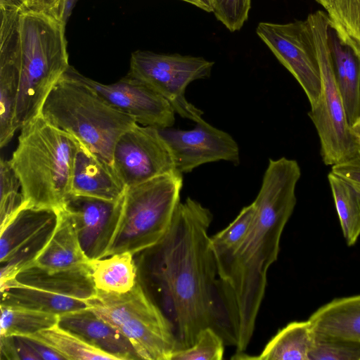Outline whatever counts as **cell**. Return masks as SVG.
<instances>
[{
  "mask_svg": "<svg viewBox=\"0 0 360 360\" xmlns=\"http://www.w3.org/2000/svg\"><path fill=\"white\" fill-rule=\"evenodd\" d=\"M125 191L112 165L78 141L70 193L117 202Z\"/></svg>",
  "mask_w": 360,
  "mask_h": 360,
  "instance_id": "16",
  "label": "cell"
},
{
  "mask_svg": "<svg viewBox=\"0 0 360 360\" xmlns=\"http://www.w3.org/2000/svg\"><path fill=\"white\" fill-rule=\"evenodd\" d=\"M301 171L285 157L270 159L255 200L253 219L236 250L217 266L219 295L231 345L243 353L252 337L267 272L278 259L283 229L296 205Z\"/></svg>",
  "mask_w": 360,
  "mask_h": 360,
  "instance_id": "2",
  "label": "cell"
},
{
  "mask_svg": "<svg viewBox=\"0 0 360 360\" xmlns=\"http://www.w3.org/2000/svg\"><path fill=\"white\" fill-rule=\"evenodd\" d=\"M86 303L128 339L139 359L171 360L178 350L172 324L139 281L125 293L98 290Z\"/></svg>",
  "mask_w": 360,
  "mask_h": 360,
  "instance_id": "7",
  "label": "cell"
},
{
  "mask_svg": "<svg viewBox=\"0 0 360 360\" xmlns=\"http://www.w3.org/2000/svg\"><path fill=\"white\" fill-rule=\"evenodd\" d=\"M20 129L9 162L25 205L58 210L71 193L78 140L40 115Z\"/></svg>",
  "mask_w": 360,
  "mask_h": 360,
  "instance_id": "3",
  "label": "cell"
},
{
  "mask_svg": "<svg viewBox=\"0 0 360 360\" xmlns=\"http://www.w3.org/2000/svg\"><path fill=\"white\" fill-rule=\"evenodd\" d=\"M309 360H360V341L314 331Z\"/></svg>",
  "mask_w": 360,
  "mask_h": 360,
  "instance_id": "32",
  "label": "cell"
},
{
  "mask_svg": "<svg viewBox=\"0 0 360 360\" xmlns=\"http://www.w3.org/2000/svg\"><path fill=\"white\" fill-rule=\"evenodd\" d=\"M77 0H66L65 9L63 18V22L66 25V22L70 16L72 11Z\"/></svg>",
  "mask_w": 360,
  "mask_h": 360,
  "instance_id": "39",
  "label": "cell"
},
{
  "mask_svg": "<svg viewBox=\"0 0 360 360\" xmlns=\"http://www.w3.org/2000/svg\"><path fill=\"white\" fill-rule=\"evenodd\" d=\"M182 186L183 174L174 172L127 188L104 257L124 252L135 255L157 244L170 226Z\"/></svg>",
  "mask_w": 360,
  "mask_h": 360,
  "instance_id": "6",
  "label": "cell"
},
{
  "mask_svg": "<svg viewBox=\"0 0 360 360\" xmlns=\"http://www.w3.org/2000/svg\"><path fill=\"white\" fill-rule=\"evenodd\" d=\"M112 165L126 188L177 172L158 129L139 124L124 132L116 141Z\"/></svg>",
  "mask_w": 360,
  "mask_h": 360,
  "instance_id": "12",
  "label": "cell"
},
{
  "mask_svg": "<svg viewBox=\"0 0 360 360\" xmlns=\"http://www.w3.org/2000/svg\"><path fill=\"white\" fill-rule=\"evenodd\" d=\"M319 4H320L326 10L330 4V0H316Z\"/></svg>",
  "mask_w": 360,
  "mask_h": 360,
  "instance_id": "41",
  "label": "cell"
},
{
  "mask_svg": "<svg viewBox=\"0 0 360 360\" xmlns=\"http://www.w3.org/2000/svg\"><path fill=\"white\" fill-rule=\"evenodd\" d=\"M20 89L17 55L0 53V146L8 144L17 130L15 118Z\"/></svg>",
  "mask_w": 360,
  "mask_h": 360,
  "instance_id": "25",
  "label": "cell"
},
{
  "mask_svg": "<svg viewBox=\"0 0 360 360\" xmlns=\"http://www.w3.org/2000/svg\"><path fill=\"white\" fill-rule=\"evenodd\" d=\"M8 281L84 301L93 297L98 290L89 263L60 270H49L32 264Z\"/></svg>",
  "mask_w": 360,
  "mask_h": 360,
  "instance_id": "18",
  "label": "cell"
},
{
  "mask_svg": "<svg viewBox=\"0 0 360 360\" xmlns=\"http://www.w3.org/2000/svg\"><path fill=\"white\" fill-rule=\"evenodd\" d=\"M189 3L207 12H212L211 0H181Z\"/></svg>",
  "mask_w": 360,
  "mask_h": 360,
  "instance_id": "38",
  "label": "cell"
},
{
  "mask_svg": "<svg viewBox=\"0 0 360 360\" xmlns=\"http://www.w3.org/2000/svg\"><path fill=\"white\" fill-rule=\"evenodd\" d=\"M65 3L66 0H27L25 10L46 14L64 23Z\"/></svg>",
  "mask_w": 360,
  "mask_h": 360,
  "instance_id": "35",
  "label": "cell"
},
{
  "mask_svg": "<svg viewBox=\"0 0 360 360\" xmlns=\"http://www.w3.org/2000/svg\"><path fill=\"white\" fill-rule=\"evenodd\" d=\"M255 214L253 202L244 207L225 229L210 236L212 251L217 266L225 262L245 239Z\"/></svg>",
  "mask_w": 360,
  "mask_h": 360,
  "instance_id": "30",
  "label": "cell"
},
{
  "mask_svg": "<svg viewBox=\"0 0 360 360\" xmlns=\"http://www.w3.org/2000/svg\"><path fill=\"white\" fill-rule=\"evenodd\" d=\"M57 210L58 218L55 230L32 264L60 270L88 264L89 259L81 247L69 216L62 208Z\"/></svg>",
  "mask_w": 360,
  "mask_h": 360,
  "instance_id": "20",
  "label": "cell"
},
{
  "mask_svg": "<svg viewBox=\"0 0 360 360\" xmlns=\"http://www.w3.org/2000/svg\"><path fill=\"white\" fill-rule=\"evenodd\" d=\"M212 218L188 197L177 205L163 238L141 252L139 282L172 324L178 350L193 345L207 327L229 341L208 235Z\"/></svg>",
  "mask_w": 360,
  "mask_h": 360,
  "instance_id": "1",
  "label": "cell"
},
{
  "mask_svg": "<svg viewBox=\"0 0 360 360\" xmlns=\"http://www.w3.org/2000/svg\"><path fill=\"white\" fill-rule=\"evenodd\" d=\"M0 305L57 315L88 307L86 301L8 281L0 285Z\"/></svg>",
  "mask_w": 360,
  "mask_h": 360,
  "instance_id": "22",
  "label": "cell"
},
{
  "mask_svg": "<svg viewBox=\"0 0 360 360\" xmlns=\"http://www.w3.org/2000/svg\"><path fill=\"white\" fill-rule=\"evenodd\" d=\"M224 340L212 328L200 330L191 347L175 351L171 360H221L224 352Z\"/></svg>",
  "mask_w": 360,
  "mask_h": 360,
  "instance_id": "33",
  "label": "cell"
},
{
  "mask_svg": "<svg viewBox=\"0 0 360 360\" xmlns=\"http://www.w3.org/2000/svg\"><path fill=\"white\" fill-rule=\"evenodd\" d=\"M134 256L124 252L90 259L89 265L97 290L119 294L131 290L138 281Z\"/></svg>",
  "mask_w": 360,
  "mask_h": 360,
  "instance_id": "24",
  "label": "cell"
},
{
  "mask_svg": "<svg viewBox=\"0 0 360 360\" xmlns=\"http://www.w3.org/2000/svg\"><path fill=\"white\" fill-rule=\"evenodd\" d=\"M217 19L231 32L239 30L248 18L251 0H211Z\"/></svg>",
  "mask_w": 360,
  "mask_h": 360,
  "instance_id": "34",
  "label": "cell"
},
{
  "mask_svg": "<svg viewBox=\"0 0 360 360\" xmlns=\"http://www.w3.org/2000/svg\"><path fill=\"white\" fill-rule=\"evenodd\" d=\"M314 330L309 319L292 321L278 331L258 356L242 359L309 360Z\"/></svg>",
  "mask_w": 360,
  "mask_h": 360,
  "instance_id": "23",
  "label": "cell"
},
{
  "mask_svg": "<svg viewBox=\"0 0 360 360\" xmlns=\"http://www.w3.org/2000/svg\"><path fill=\"white\" fill-rule=\"evenodd\" d=\"M28 337L60 354L64 359H112L115 358L89 345L58 324Z\"/></svg>",
  "mask_w": 360,
  "mask_h": 360,
  "instance_id": "27",
  "label": "cell"
},
{
  "mask_svg": "<svg viewBox=\"0 0 360 360\" xmlns=\"http://www.w3.org/2000/svg\"><path fill=\"white\" fill-rule=\"evenodd\" d=\"M0 218L4 226L21 208L26 206L21 184L9 160H0Z\"/></svg>",
  "mask_w": 360,
  "mask_h": 360,
  "instance_id": "31",
  "label": "cell"
},
{
  "mask_svg": "<svg viewBox=\"0 0 360 360\" xmlns=\"http://www.w3.org/2000/svg\"><path fill=\"white\" fill-rule=\"evenodd\" d=\"M328 179L343 236L354 245L360 236V188L331 171Z\"/></svg>",
  "mask_w": 360,
  "mask_h": 360,
  "instance_id": "26",
  "label": "cell"
},
{
  "mask_svg": "<svg viewBox=\"0 0 360 360\" xmlns=\"http://www.w3.org/2000/svg\"><path fill=\"white\" fill-rule=\"evenodd\" d=\"M58 218L57 210L25 206L1 227V285L34 263L52 236Z\"/></svg>",
  "mask_w": 360,
  "mask_h": 360,
  "instance_id": "10",
  "label": "cell"
},
{
  "mask_svg": "<svg viewBox=\"0 0 360 360\" xmlns=\"http://www.w3.org/2000/svg\"><path fill=\"white\" fill-rule=\"evenodd\" d=\"M213 65L201 57L136 51L131 53L128 74L164 97L180 117L197 122L203 112L187 101L186 89L193 81L209 77Z\"/></svg>",
  "mask_w": 360,
  "mask_h": 360,
  "instance_id": "9",
  "label": "cell"
},
{
  "mask_svg": "<svg viewBox=\"0 0 360 360\" xmlns=\"http://www.w3.org/2000/svg\"><path fill=\"white\" fill-rule=\"evenodd\" d=\"M352 129L360 144V118H359L355 123L352 125Z\"/></svg>",
  "mask_w": 360,
  "mask_h": 360,
  "instance_id": "40",
  "label": "cell"
},
{
  "mask_svg": "<svg viewBox=\"0 0 360 360\" xmlns=\"http://www.w3.org/2000/svg\"><path fill=\"white\" fill-rule=\"evenodd\" d=\"M122 198L112 202L70 193L60 207L69 216L89 260L104 257L118 221Z\"/></svg>",
  "mask_w": 360,
  "mask_h": 360,
  "instance_id": "15",
  "label": "cell"
},
{
  "mask_svg": "<svg viewBox=\"0 0 360 360\" xmlns=\"http://www.w3.org/2000/svg\"><path fill=\"white\" fill-rule=\"evenodd\" d=\"M328 43L336 82L352 127L360 118V56L330 27Z\"/></svg>",
  "mask_w": 360,
  "mask_h": 360,
  "instance_id": "19",
  "label": "cell"
},
{
  "mask_svg": "<svg viewBox=\"0 0 360 360\" xmlns=\"http://www.w3.org/2000/svg\"><path fill=\"white\" fill-rule=\"evenodd\" d=\"M256 32L306 94L311 108L319 100L321 80L306 20L285 24L260 22Z\"/></svg>",
  "mask_w": 360,
  "mask_h": 360,
  "instance_id": "11",
  "label": "cell"
},
{
  "mask_svg": "<svg viewBox=\"0 0 360 360\" xmlns=\"http://www.w3.org/2000/svg\"><path fill=\"white\" fill-rule=\"evenodd\" d=\"M326 11L330 27L360 56V0H330Z\"/></svg>",
  "mask_w": 360,
  "mask_h": 360,
  "instance_id": "29",
  "label": "cell"
},
{
  "mask_svg": "<svg viewBox=\"0 0 360 360\" xmlns=\"http://www.w3.org/2000/svg\"><path fill=\"white\" fill-rule=\"evenodd\" d=\"M331 172L360 188V150L349 160L333 165Z\"/></svg>",
  "mask_w": 360,
  "mask_h": 360,
  "instance_id": "36",
  "label": "cell"
},
{
  "mask_svg": "<svg viewBox=\"0 0 360 360\" xmlns=\"http://www.w3.org/2000/svg\"><path fill=\"white\" fill-rule=\"evenodd\" d=\"M1 336H28L58 324L59 315L0 305Z\"/></svg>",
  "mask_w": 360,
  "mask_h": 360,
  "instance_id": "28",
  "label": "cell"
},
{
  "mask_svg": "<svg viewBox=\"0 0 360 360\" xmlns=\"http://www.w3.org/2000/svg\"><path fill=\"white\" fill-rule=\"evenodd\" d=\"M39 115L110 164L116 141L137 124L79 80L70 65L49 92Z\"/></svg>",
  "mask_w": 360,
  "mask_h": 360,
  "instance_id": "5",
  "label": "cell"
},
{
  "mask_svg": "<svg viewBox=\"0 0 360 360\" xmlns=\"http://www.w3.org/2000/svg\"><path fill=\"white\" fill-rule=\"evenodd\" d=\"M308 319L315 332L360 341V295L335 298Z\"/></svg>",
  "mask_w": 360,
  "mask_h": 360,
  "instance_id": "21",
  "label": "cell"
},
{
  "mask_svg": "<svg viewBox=\"0 0 360 360\" xmlns=\"http://www.w3.org/2000/svg\"><path fill=\"white\" fill-rule=\"evenodd\" d=\"M73 74L105 101L143 126L162 129L172 127L175 111L171 104L144 82L127 74L119 81L105 84L86 77L71 66Z\"/></svg>",
  "mask_w": 360,
  "mask_h": 360,
  "instance_id": "14",
  "label": "cell"
},
{
  "mask_svg": "<svg viewBox=\"0 0 360 360\" xmlns=\"http://www.w3.org/2000/svg\"><path fill=\"white\" fill-rule=\"evenodd\" d=\"M306 20L321 80L319 102L308 115L320 139L323 161L325 165L333 166L356 155L360 150V144L348 122L334 74L328 43V16L326 12L317 11L310 13Z\"/></svg>",
  "mask_w": 360,
  "mask_h": 360,
  "instance_id": "8",
  "label": "cell"
},
{
  "mask_svg": "<svg viewBox=\"0 0 360 360\" xmlns=\"http://www.w3.org/2000/svg\"><path fill=\"white\" fill-rule=\"evenodd\" d=\"M58 325L115 360L139 359L128 339L89 307L59 316Z\"/></svg>",
  "mask_w": 360,
  "mask_h": 360,
  "instance_id": "17",
  "label": "cell"
},
{
  "mask_svg": "<svg viewBox=\"0 0 360 360\" xmlns=\"http://www.w3.org/2000/svg\"><path fill=\"white\" fill-rule=\"evenodd\" d=\"M158 130L169 147L176 170L181 174L209 162L240 163L239 146L235 139L203 119L190 130L172 127Z\"/></svg>",
  "mask_w": 360,
  "mask_h": 360,
  "instance_id": "13",
  "label": "cell"
},
{
  "mask_svg": "<svg viewBox=\"0 0 360 360\" xmlns=\"http://www.w3.org/2000/svg\"><path fill=\"white\" fill-rule=\"evenodd\" d=\"M27 0H0V8L25 10Z\"/></svg>",
  "mask_w": 360,
  "mask_h": 360,
  "instance_id": "37",
  "label": "cell"
},
{
  "mask_svg": "<svg viewBox=\"0 0 360 360\" xmlns=\"http://www.w3.org/2000/svg\"><path fill=\"white\" fill-rule=\"evenodd\" d=\"M65 27L63 22L46 14L19 11L17 129L39 115L49 92L70 67Z\"/></svg>",
  "mask_w": 360,
  "mask_h": 360,
  "instance_id": "4",
  "label": "cell"
}]
</instances>
